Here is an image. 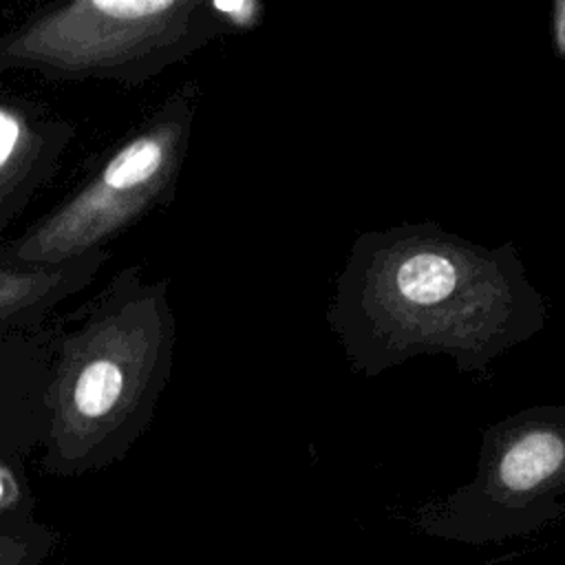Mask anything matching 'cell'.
I'll use <instances>...</instances> for the list:
<instances>
[{"mask_svg": "<svg viewBox=\"0 0 565 565\" xmlns=\"http://www.w3.org/2000/svg\"><path fill=\"white\" fill-rule=\"evenodd\" d=\"M547 320V298L512 241L488 247L435 221L358 234L327 307L351 371L364 377L419 355L481 375Z\"/></svg>", "mask_w": 565, "mask_h": 565, "instance_id": "obj_1", "label": "cell"}, {"mask_svg": "<svg viewBox=\"0 0 565 565\" xmlns=\"http://www.w3.org/2000/svg\"><path fill=\"white\" fill-rule=\"evenodd\" d=\"M174 347L168 278L148 280L141 265L115 271L57 342L44 393L42 470L79 477L121 461L154 419Z\"/></svg>", "mask_w": 565, "mask_h": 565, "instance_id": "obj_2", "label": "cell"}, {"mask_svg": "<svg viewBox=\"0 0 565 565\" xmlns=\"http://www.w3.org/2000/svg\"><path fill=\"white\" fill-rule=\"evenodd\" d=\"M207 0H71L0 35V71L139 86L225 38Z\"/></svg>", "mask_w": 565, "mask_h": 565, "instance_id": "obj_3", "label": "cell"}, {"mask_svg": "<svg viewBox=\"0 0 565 565\" xmlns=\"http://www.w3.org/2000/svg\"><path fill=\"white\" fill-rule=\"evenodd\" d=\"M199 99V82L183 79L60 205L0 249V260L60 265L106 249L113 238L168 207L177 196Z\"/></svg>", "mask_w": 565, "mask_h": 565, "instance_id": "obj_4", "label": "cell"}, {"mask_svg": "<svg viewBox=\"0 0 565 565\" xmlns=\"http://www.w3.org/2000/svg\"><path fill=\"white\" fill-rule=\"evenodd\" d=\"M565 406L534 404L492 422L470 481L415 514L419 532L468 545L501 543L563 516Z\"/></svg>", "mask_w": 565, "mask_h": 565, "instance_id": "obj_5", "label": "cell"}, {"mask_svg": "<svg viewBox=\"0 0 565 565\" xmlns=\"http://www.w3.org/2000/svg\"><path fill=\"white\" fill-rule=\"evenodd\" d=\"M73 132L38 104L0 99V232L53 177Z\"/></svg>", "mask_w": 565, "mask_h": 565, "instance_id": "obj_6", "label": "cell"}, {"mask_svg": "<svg viewBox=\"0 0 565 565\" xmlns=\"http://www.w3.org/2000/svg\"><path fill=\"white\" fill-rule=\"evenodd\" d=\"M93 249L60 265H13L0 260V329L33 324L55 305L82 291L108 260Z\"/></svg>", "mask_w": 565, "mask_h": 565, "instance_id": "obj_7", "label": "cell"}, {"mask_svg": "<svg viewBox=\"0 0 565 565\" xmlns=\"http://www.w3.org/2000/svg\"><path fill=\"white\" fill-rule=\"evenodd\" d=\"M60 534L38 519L0 525V565H42L55 550Z\"/></svg>", "mask_w": 565, "mask_h": 565, "instance_id": "obj_8", "label": "cell"}, {"mask_svg": "<svg viewBox=\"0 0 565 565\" xmlns=\"http://www.w3.org/2000/svg\"><path fill=\"white\" fill-rule=\"evenodd\" d=\"M35 501L26 477L0 455V525L33 521Z\"/></svg>", "mask_w": 565, "mask_h": 565, "instance_id": "obj_9", "label": "cell"}, {"mask_svg": "<svg viewBox=\"0 0 565 565\" xmlns=\"http://www.w3.org/2000/svg\"><path fill=\"white\" fill-rule=\"evenodd\" d=\"M207 9L227 35L254 31L265 15V7L258 0H207Z\"/></svg>", "mask_w": 565, "mask_h": 565, "instance_id": "obj_10", "label": "cell"}, {"mask_svg": "<svg viewBox=\"0 0 565 565\" xmlns=\"http://www.w3.org/2000/svg\"><path fill=\"white\" fill-rule=\"evenodd\" d=\"M550 33L556 57H565V0H554L550 15Z\"/></svg>", "mask_w": 565, "mask_h": 565, "instance_id": "obj_11", "label": "cell"}]
</instances>
